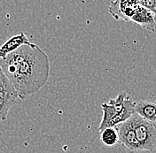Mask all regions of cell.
<instances>
[{"mask_svg":"<svg viewBox=\"0 0 156 153\" xmlns=\"http://www.w3.org/2000/svg\"><path fill=\"white\" fill-rule=\"evenodd\" d=\"M130 21L138 24L144 29L150 32H154L156 30V22L154 13L150 10L138 5Z\"/></svg>","mask_w":156,"mask_h":153,"instance_id":"6","label":"cell"},{"mask_svg":"<svg viewBox=\"0 0 156 153\" xmlns=\"http://www.w3.org/2000/svg\"><path fill=\"white\" fill-rule=\"evenodd\" d=\"M138 6V1L118 0L110 3L108 12L117 20L130 21Z\"/></svg>","mask_w":156,"mask_h":153,"instance_id":"5","label":"cell"},{"mask_svg":"<svg viewBox=\"0 0 156 153\" xmlns=\"http://www.w3.org/2000/svg\"><path fill=\"white\" fill-rule=\"evenodd\" d=\"M100 133V140L102 144L108 147H113L119 144V136L115 127H108Z\"/></svg>","mask_w":156,"mask_h":153,"instance_id":"9","label":"cell"},{"mask_svg":"<svg viewBox=\"0 0 156 153\" xmlns=\"http://www.w3.org/2000/svg\"><path fill=\"white\" fill-rule=\"evenodd\" d=\"M135 102L131 100L129 95L122 91L115 98H111L108 103H104L101 105L103 112L102 120L98 126V131L108 127H115L119 124L126 121L134 112Z\"/></svg>","mask_w":156,"mask_h":153,"instance_id":"2","label":"cell"},{"mask_svg":"<svg viewBox=\"0 0 156 153\" xmlns=\"http://www.w3.org/2000/svg\"><path fill=\"white\" fill-rule=\"evenodd\" d=\"M32 43L29 42L28 37L24 33H20L9 38L5 43L0 46V59H3L9 55L10 53L15 51L23 45H30Z\"/></svg>","mask_w":156,"mask_h":153,"instance_id":"7","label":"cell"},{"mask_svg":"<svg viewBox=\"0 0 156 153\" xmlns=\"http://www.w3.org/2000/svg\"><path fill=\"white\" fill-rule=\"evenodd\" d=\"M15 102L4 100L0 98V120H5L7 118V114L9 113V110L12 107Z\"/></svg>","mask_w":156,"mask_h":153,"instance_id":"11","label":"cell"},{"mask_svg":"<svg viewBox=\"0 0 156 153\" xmlns=\"http://www.w3.org/2000/svg\"><path fill=\"white\" fill-rule=\"evenodd\" d=\"M138 5L150 10L154 16L156 22V0H146V1H138Z\"/></svg>","mask_w":156,"mask_h":153,"instance_id":"12","label":"cell"},{"mask_svg":"<svg viewBox=\"0 0 156 153\" xmlns=\"http://www.w3.org/2000/svg\"><path fill=\"white\" fill-rule=\"evenodd\" d=\"M0 67L22 100L39 91L50 75L47 54L33 43L0 59Z\"/></svg>","mask_w":156,"mask_h":153,"instance_id":"1","label":"cell"},{"mask_svg":"<svg viewBox=\"0 0 156 153\" xmlns=\"http://www.w3.org/2000/svg\"><path fill=\"white\" fill-rule=\"evenodd\" d=\"M5 92L16 93L15 89L12 86L9 80L7 79V77L0 67V93H5Z\"/></svg>","mask_w":156,"mask_h":153,"instance_id":"10","label":"cell"},{"mask_svg":"<svg viewBox=\"0 0 156 153\" xmlns=\"http://www.w3.org/2000/svg\"><path fill=\"white\" fill-rule=\"evenodd\" d=\"M134 112L142 119L156 123V103L149 100H141L135 103Z\"/></svg>","mask_w":156,"mask_h":153,"instance_id":"8","label":"cell"},{"mask_svg":"<svg viewBox=\"0 0 156 153\" xmlns=\"http://www.w3.org/2000/svg\"><path fill=\"white\" fill-rule=\"evenodd\" d=\"M140 151H153L156 148V125L134 113L130 117Z\"/></svg>","mask_w":156,"mask_h":153,"instance_id":"3","label":"cell"},{"mask_svg":"<svg viewBox=\"0 0 156 153\" xmlns=\"http://www.w3.org/2000/svg\"><path fill=\"white\" fill-rule=\"evenodd\" d=\"M115 128L118 132L119 144H122L130 152L140 151V147L136 140L130 118L127 120L126 121L116 126Z\"/></svg>","mask_w":156,"mask_h":153,"instance_id":"4","label":"cell"}]
</instances>
